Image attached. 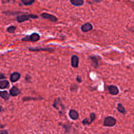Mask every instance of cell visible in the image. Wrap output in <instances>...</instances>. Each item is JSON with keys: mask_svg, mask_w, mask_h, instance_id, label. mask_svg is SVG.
Instances as JSON below:
<instances>
[{"mask_svg": "<svg viewBox=\"0 0 134 134\" xmlns=\"http://www.w3.org/2000/svg\"><path fill=\"white\" fill-rule=\"evenodd\" d=\"M79 87V86L78 84L76 83H73L70 86V91L72 92L76 93L77 92Z\"/></svg>", "mask_w": 134, "mask_h": 134, "instance_id": "cell-20", "label": "cell"}, {"mask_svg": "<svg viewBox=\"0 0 134 134\" xmlns=\"http://www.w3.org/2000/svg\"><path fill=\"white\" fill-rule=\"evenodd\" d=\"M40 39V35L37 32H33L30 35H26L21 39V40L24 42H37Z\"/></svg>", "mask_w": 134, "mask_h": 134, "instance_id": "cell-3", "label": "cell"}, {"mask_svg": "<svg viewBox=\"0 0 134 134\" xmlns=\"http://www.w3.org/2000/svg\"><path fill=\"white\" fill-rule=\"evenodd\" d=\"M90 118L91 119V121L93 122L95 120V119L96 118V114H95V113H91L90 114Z\"/></svg>", "mask_w": 134, "mask_h": 134, "instance_id": "cell-25", "label": "cell"}, {"mask_svg": "<svg viewBox=\"0 0 134 134\" xmlns=\"http://www.w3.org/2000/svg\"><path fill=\"white\" fill-rule=\"evenodd\" d=\"M44 98L42 97L41 96H40L39 97H31V96H24L21 98V100L23 102H27L29 100H42Z\"/></svg>", "mask_w": 134, "mask_h": 134, "instance_id": "cell-14", "label": "cell"}, {"mask_svg": "<svg viewBox=\"0 0 134 134\" xmlns=\"http://www.w3.org/2000/svg\"><path fill=\"white\" fill-rule=\"evenodd\" d=\"M20 2L25 6H30L35 2V0H21Z\"/></svg>", "mask_w": 134, "mask_h": 134, "instance_id": "cell-21", "label": "cell"}, {"mask_svg": "<svg viewBox=\"0 0 134 134\" xmlns=\"http://www.w3.org/2000/svg\"><path fill=\"white\" fill-rule=\"evenodd\" d=\"M9 87V82L7 80H4L0 81V89L3 90Z\"/></svg>", "mask_w": 134, "mask_h": 134, "instance_id": "cell-16", "label": "cell"}, {"mask_svg": "<svg viewBox=\"0 0 134 134\" xmlns=\"http://www.w3.org/2000/svg\"><path fill=\"white\" fill-rule=\"evenodd\" d=\"M4 110V108L0 105V112H3Z\"/></svg>", "mask_w": 134, "mask_h": 134, "instance_id": "cell-31", "label": "cell"}, {"mask_svg": "<svg viewBox=\"0 0 134 134\" xmlns=\"http://www.w3.org/2000/svg\"><path fill=\"white\" fill-rule=\"evenodd\" d=\"M70 3L74 6H81L84 4V1L83 0H70Z\"/></svg>", "mask_w": 134, "mask_h": 134, "instance_id": "cell-19", "label": "cell"}, {"mask_svg": "<svg viewBox=\"0 0 134 134\" xmlns=\"http://www.w3.org/2000/svg\"><path fill=\"white\" fill-rule=\"evenodd\" d=\"M76 81L79 83H81L82 82V79L81 77L79 75H77L76 76Z\"/></svg>", "mask_w": 134, "mask_h": 134, "instance_id": "cell-26", "label": "cell"}, {"mask_svg": "<svg viewBox=\"0 0 134 134\" xmlns=\"http://www.w3.org/2000/svg\"><path fill=\"white\" fill-rule=\"evenodd\" d=\"M93 27V25L89 22H87L83 25H82L81 27V29L82 31L84 32H88L91 30H92Z\"/></svg>", "mask_w": 134, "mask_h": 134, "instance_id": "cell-10", "label": "cell"}, {"mask_svg": "<svg viewBox=\"0 0 134 134\" xmlns=\"http://www.w3.org/2000/svg\"><path fill=\"white\" fill-rule=\"evenodd\" d=\"M63 127H64V128L65 129V131H69V130L71 129V126L69 125H66L64 124Z\"/></svg>", "mask_w": 134, "mask_h": 134, "instance_id": "cell-27", "label": "cell"}, {"mask_svg": "<svg viewBox=\"0 0 134 134\" xmlns=\"http://www.w3.org/2000/svg\"><path fill=\"white\" fill-rule=\"evenodd\" d=\"M3 14L10 16V15H17L19 14H27L26 12H14V11H4L2 12Z\"/></svg>", "mask_w": 134, "mask_h": 134, "instance_id": "cell-17", "label": "cell"}, {"mask_svg": "<svg viewBox=\"0 0 134 134\" xmlns=\"http://www.w3.org/2000/svg\"><path fill=\"white\" fill-rule=\"evenodd\" d=\"M31 76L28 74H27L26 75H25V80L26 81V82L27 83H30L31 82Z\"/></svg>", "mask_w": 134, "mask_h": 134, "instance_id": "cell-24", "label": "cell"}, {"mask_svg": "<svg viewBox=\"0 0 134 134\" xmlns=\"http://www.w3.org/2000/svg\"><path fill=\"white\" fill-rule=\"evenodd\" d=\"M117 109L120 113H121L123 115H126V114L127 113V111H126L125 108L122 105V104L120 103H119L117 104Z\"/></svg>", "mask_w": 134, "mask_h": 134, "instance_id": "cell-18", "label": "cell"}, {"mask_svg": "<svg viewBox=\"0 0 134 134\" xmlns=\"http://www.w3.org/2000/svg\"><path fill=\"white\" fill-rule=\"evenodd\" d=\"M79 64V58L76 55H73L71 58V64L74 68H77Z\"/></svg>", "mask_w": 134, "mask_h": 134, "instance_id": "cell-8", "label": "cell"}, {"mask_svg": "<svg viewBox=\"0 0 134 134\" xmlns=\"http://www.w3.org/2000/svg\"><path fill=\"white\" fill-rule=\"evenodd\" d=\"M82 123L83 125H90L92 123V122L90 118L86 117L82 121Z\"/></svg>", "mask_w": 134, "mask_h": 134, "instance_id": "cell-23", "label": "cell"}, {"mask_svg": "<svg viewBox=\"0 0 134 134\" xmlns=\"http://www.w3.org/2000/svg\"><path fill=\"white\" fill-rule=\"evenodd\" d=\"M117 122L116 119L112 116H109L105 118L103 122V125L105 127H111L114 126Z\"/></svg>", "mask_w": 134, "mask_h": 134, "instance_id": "cell-4", "label": "cell"}, {"mask_svg": "<svg viewBox=\"0 0 134 134\" xmlns=\"http://www.w3.org/2000/svg\"><path fill=\"white\" fill-rule=\"evenodd\" d=\"M69 116L70 118L73 120H77L79 117V113L75 109H70L69 112Z\"/></svg>", "mask_w": 134, "mask_h": 134, "instance_id": "cell-13", "label": "cell"}, {"mask_svg": "<svg viewBox=\"0 0 134 134\" xmlns=\"http://www.w3.org/2000/svg\"><path fill=\"white\" fill-rule=\"evenodd\" d=\"M10 2V0H8V1H7V0H3V1H2V3L3 4H6V3H9Z\"/></svg>", "mask_w": 134, "mask_h": 134, "instance_id": "cell-30", "label": "cell"}, {"mask_svg": "<svg viewBox=\"0 0 134 134\" xmlns=\"http://www.w3.org/2000/svg\"><path fill=\"white\" fill-rule=\"evenodd\" d=\"M52 106L59 112V114L62 115L64 113L65 110V107L62 102V100L60 97H56L54 99Z\"/></svg>", "mask_w": 134, "mask_h": 134, "instance_id": "cell-1", "label": "cell"}, {"mask_svg": "<svg viewBox=\"0 0 134 134\" xmlns=\"http://www.w3.org/2000/svg\"><path fill=\"white\" fill-rule=\"evenodd\" d=\"M109 93L111 95H116L119 94V91L117 86L114 85H110L107 86Z\"/></svg>", "mask_w": 134, "mask_h": 134, "instance_id": "cell-7", "label": "cell"}, {"mask_svg": "<svg viewBox=\"0 0 134 134\" xmlns=\"http://www.w3.org/2000/svg\"><path fill=\"white\" fill-rule=\"evenodd\" d=\"M88 59L91 61V65L95 69H96L98 66V61L97 57L95 55H90L88 57Z\"/></svg>", "mask_w": 134, "mask_h": 134, "instance_id": "cell-11", "label": "cell"}, {"mask_svg": "<svg viewBox=\"0 0 134 134\" xmlns=\"http://www.w3.org/2000/svg\"><path fill=\"white\" fill-rule=\"evenodd\" d=\"M10 94L7 91H0V97L5 100H8L10 97Z\"/></svg>", "mask_w": 134, "mask_h": 134, "instance_id": "cell-15", "label": "cell"}, {"mask_svg": "<svg viewBox=\"0 0 134 134\" xmlns=\"http://www.w3.org/2000/svg\"><path fill=\"white\" fill-rule=\"evenodd\" d=\"M21 93V91L16 86H13L9 90V94L12 96H16Z\"/></svg>", "mask_w": 134, "mask_h": 134, "instance_id": "cell-12", "label": "cell"}, {"mask_svg": "<svg viewBox=\"0 0 134 134\" xmlns=\"http://www.w3.org/2000/svg\"><path fill=\"white\" fill-rule=\"evenodd\" d=\"M94 2H96V3H100V2H103V1H100V0H94L93 1Z\"/></svg>", "mask_w": 134, "mask_h": 134, "instance_id": "cell-32", "label": "cell"}, {"mask_svg": "<svg viewBox=\"0 0 134 134\" xmlns=\"http://www.w3.org/2000/svg\"><path fill=\"white\" fill-rule=\"evenodd\" d=\"M39 16L37 15L33 14H24L20 15H18L16 16V19L18 23H22L26 21L29 20L30 18L31 19H38Z\"/></svg>", "mask_w": 134, "mask_h": 134, "instance_id": "cell-2", "label": "cell"}, {"mask_svg": "<svg viewBox=\"0 0 134 134\" xmlns=\"http://www.w3.org/2000/svg\"><path fill=\"white\" fill-rule=\"evenodd\" d=\"M28 50L30 51H34V52H38V51H46L49 52H53L55 51V49L52 47H29L28 48Z\"/></svg>", "mask_w": 134, "mask_h": 134, "instance_id": "cell-5", "label": "cell"}, {"mask_svg": "<svg viewBox=\"0 0 134 134\" xmlns=\"http://www.w3.org/2000/svg\"><path fill=\"white\" fill-rule=\"evenodd\" d=\"M40 16L42 18L45 19H48L52 23H56L58 20V18L52 14L47 13H42L40 15Z\"/></svg>", "mask_w": 134, "mask_h": 134, "instance_id": "cell-6", "label": "cell"}, {"mask_svg": "<svg viewBox=\"0 0 134 134\" xmlns=\"http://www.w3.org/2000/svg\"><path fill=\"white\" fill-rule=\"evenodd\" d=\"M0 134H8V132L6 130H3L1 131Z\"/></svg>", "mask_w": 134, "mask_h": 134, "instance_id": "cell-29", "label": "cell"}, {"mask_svg": "<svg viewBox=\"0 0 134 134\" xmlns=\"http://www.w3.org/2000/svg\"><path fill=\"white\" fill-rule=\"evenodd\" d=\"M6 79V76L4 73H0V80H3Z\"/></svg>", "mask_w": 134, "mask_h": 134, "instance_id": "cell-28", "label": "cell"}, {"mask_svg": "<svg viewBox=\"0 0 134 134\" xmlns=\"http://www.w3.org/2000/svg\"><path fill=\"white\" fill-rule=\"evenodd\" d=\"M21 78V74L18 72H14L10 75V81L12 83H15L19 81Z\"/></svg>", "mask_w": 134, "mask_h": 134, "instance_id": "cell-9", "label": "cell"}, {"mask_svg": "<svg viewBox=\"0 0 134 134\" xmlns=\"http://www.w3.org/2000/svg\"><path fill=\"white\" fill-rule=\"evenodd\" d=\"M17 29V27L15 26H8L7 28H6V31L7 32H9V33H14L16 31Z\"/></svg>", "mask_w": 134, "mask_h": 134, "instance_id": "cell-22", "label": "cell"}]
</instances>
